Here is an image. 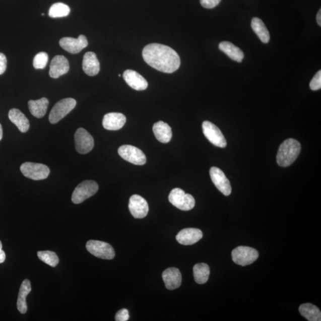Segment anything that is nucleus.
I'll return each instance as SVG.
<instances>
[{
  "label": "nucleus",
  "instance_id": "nucleus-1",
  "mask_svg": "<svg viewBox=\"0 0 321 321\" xmlns=\"http://www.w3.org/2000/svg\"><path fill=\"white\" fill-rule=\"evenodd\" d=\"M145 62L156 70L172 74L180 66V58L177 52L167 45L151 44L142 51Z\"/></svg>",
  "mask_w": 321,
  "mask_h": 321
},
{
  "label": "nucleus",
  "instance_id": "nucleus-2",
  "mask_svg": "<svg viewBox=\"0 0 321 321\" xmlns=\"http://www.w3.org/2000/svg\"><path fill=\"white\" fill-rule=\"evenodd\" d=\"M301 145L294 139H288L281 144L277 155V162L281 167H289L300 154Z\"/></svg>",
  "mask_w": 321,
  "mask_h": 321
},
{
  "label": "nucleus",
  "instance_id": "nucleus-3",
  "mask_svg": "<svg viewBox=\"0 0 321 321\" xmlns=\"http://www.w3.org/2000/svg\"><path fill=\"white\" fill-rule=\"evenodd\" d=\"M76 101L74 98L61 99L55 104L49 115V121L51 124L57 123L75 108Z\"/></svg>",
  "mask_w": 321,
  "mask_h": 321
},
{
  "label": "nucleus",
  "instance_id": "nucleus-4",
  "mask_svg": "<svg viewBox=\"0 0 321 321\" xmlns=\"http://www.w3.org/2000/svg\"><path fill=\"white\" fill-rule=\"evenodd\" d=\"M168 200L172 205L182 211H190L195 206L194 198L191 195L185 193L180 188L172 190Z\"/></svg>",
  "mask_w": 321,
  "mask_h": 321
},
{
  "label": "nucleus",
  "instance_id": "nucleus-5",
  "mask_svg": "<svg viewBox=\"0 0 321 321\" xmlns=\"http://www.w3.org/2000/svg\"><path fill=\"white\" fill-rule=\"evenodd\" d=\"M97 182L93 180H85L78 185L72 194V201L75 204H79L94 196L98 190Z\"/></svg>",
  "mask_w": 321,
  "mask_h": 321
},
{
  "label": "nucleus",
  "instance_id": "nucleus-6",
  "mask_svg": "<svg viewBox=\"0 0 321 321\" xmlns=\"http://www.w3.org/2000/svg\"><path fill=\"white\" fill-rule=\"evenodd\" d=\"M21 171L24 176L34 180H44L50 173V170L47 165L30 162L22 164Z\"/></svg>",
  "mask_w": 321,
  "mask_h": 321
},
{
  "label": "nucleus",
  "instance_id": "nucleus-7",
  "mask_svg": "<svg viewBox=\"0 0 321 321\" xmlns=\"http://www.w3.org/2000/svg\"><path fill=\"white\" fill-rule=\"evenodd\" d=\"M231 255L234 263L241 266H246L255 262L259 256V253L252 247L239 246L235 248Z\"/></svg>",
  "mask_w": 321,
  "mask_h": 321
},
{
  "label": "nucleus",
  "instance_id": "nucleus-8",
  "mask_svg": "<svg viewBox=\"0 0 321 321\" xmlns=\"http://www.w3.org/2000/svg\"><path fill=\"white\" fill-rule=\"evenodd\" d=\"M89 253L103 260L114 259L115 251L110 244L98 240H89L86 245Z\"/></svg>",
  "mask_w": 321,
  "mask_h": 321
},
{
  "label": "nucleus",
  "instance_id": "nucleus-9",
  "mask_svg": "<svg viewBox=\"0 0 321 321\" xmlns=\"http://www.w3.org/2000/svg\"><path fill=\"white\" fill-rule=\"evenodd\" d=\"M118 153L124 160L132 164L142 165L146 163L147 157L140 149L125 145L118 148Z\"/></svg>",
  "mask_w": 321,
  "mask_h": 321
},
{
  "label": "nucleus",
  "instance_id": "nucleus-10",
  "mask_svg": "<svg viewBox=\"0 0 321 321\" xmlns=\"http://www.w3.org/2000/svg\"><path fill=\"white\" fill-rule=\"evenodd\" d=\"M76 150L78 153L86 154L92 150L94 140L92 135L83 128H79L75 135Z\"/></svg>",
  "mask_w": 321,
  "mask_h": 321
},
{
  "label": "nucleus",
  "instance_id": "nucleus-11",
  "mask_svg": "<svg viewBox=\"0 0 321 321\" xmlns=\"http://www.w3.org/2000/svg\"><path fill=\"white\" fill-rule=\"evenodd\" d=\"M203 130L205 137L211 144L220 148L226 147V140L217 125L210 121H205L203 123Z\"/></svg>",
  "mask_w": 321,
  "mask_h": 321
},
{
  "label": "nucleus",
  "instance_id": "nucleus-12",
  "mask_svg": "<svg viewBox=\"0 0 321 321\" xmlns=\"http://www.w3.org/2000/svg\"><path fill=\"white\" fill-rule=\"evenodd\" d=\"M210 174L212 181L218 189L225 196H229L231 193V186L224 172L219 168L213 167L211 168Z\"/></svg>",
  "mask_w": 321,
  "mask_h": 321
},
{
  "label": "nucleus",
  "instance_id": "nucleus-13",
  "mask_svg": "<svg viewBox=\"0 0 321 321\" xmlns=\"http://www.w3.org/2000/svg\"><path fill=\"white\" fill-rule=\"evenodd\" d=\"M59 45L62 49L71 54H75L80 52L83 49L88 45L87 38L85 35H81L78 38L65 37L60 39Z\"/></svg>",
  "mask_w": 321,
  "mask_h": 321
},
{
  "label": "nucleus",
  "instance_id": "nucleus-14",
  "mask_svg": "<svg viewBox=\"0 0 321 321\" xmlns=\"http://www.w3.org/2000/svg\"><path fill=\"white\" fill-rule=\"evenodd\" d=\"M129 208L132 216L135 218H144L148 215V203L140 195H134L129 200Z\"/></svg>",
  "mask_w": 321,
  "mask_h": 321
},
{
  "label": "nucleus",
  "instance_id": "nucleus-15",
  "mask_svg": "<svg viewBox=\"0 0 321 321\" xmlns=\"http://www.w3.org/2000/svg\"><path fill=\"white\" fill-rule=\"evenodd\" d=\"M70 66L68 59L63 55H56L52 58L49 75L51 78L57 79L64 75L69 71Z\"/></svg>",
  "mask_w": 321,
  "mask_h": 321
},
{
  "label": "nucleus",
  "instance_id": "nucleus-16",
  "mask_svg": "<svg viewBox=\"0 0 321 321\" xmlns=\"http://www.w3.org/2000/svg\"><path fill=\"white\" fill-rule=\"evenodd\" d=\"M203 237L202 231L198 228H184L178 233L176 240L178 243L183 245H192L200 241Z\"/></svg>",
  "mask_w": 321,
  "mask_h": 321
},
{
  "label": "nucleus",
  "instance_id": "nucleus-17",
  "mask_svg": "<svg viewBox=\"0 0 321 321\" xmlns=\"http://www.w3.org/2000/svg\"><path fill=\"white\" fill-rule=\"evenodd\" d=\"M126 122L125 115L119 112H110L104 115L102 125L108 131L120 130Z\"/></svg>",
  "mask_w": 321,
  "mask_h": 321
},
{
  "label": "nucleus",
  "instance_id": "nucleus-18",
  "mask_svg": "<svg viewBox=\"0 0 321 321\" xmlns=\"http://www.w3.org/2000/svg\"><path fill=\"white\" fill-rule=\"evenodd\" d=\"M123 76L129 87L135 90L144 91L148 88V84L146 79L136 71H125Z\"/></svg>",
  "mask_w": 321,
  "mask_h": 321
},
{
  "label": "nucleus",
  "instance_id": "nucleus-19",
  "mask_svg": "<svg viewBox=\"0 0 321 321\" xmlns=\"http://www.w3.org/2000/svg\"><path fill=\"white\" fill-rule=\"evenodd\" d=\"M167 289L173 290L179 287L181 284V274L177 268H169L165 270L162 274Z\"/></svg>",
  "mask_w": 321,
  "mask_h": 321
},
{
  "label": "nucleus",
  "instance_id": "nucleus-20",
  "mask_svg": "<svg viewBox=\"0 0 321 321\" xmlns=\"http://www.w3.org/2000/svg\"><path fill=\"white\" fill-rule=\"evenodd\" d=\"M82 68L86 74L94 76L100 71V65L95 53L88 52L84 55L82 62Z\"/></svg>",
  "mask_w": 321,
  "mask_h": 321
},
{
  "label": "nucleus",
  "instance_id": "nucleus-21",
  "mask_svg": "<svg viewBox=\"0 0 321 321\" xmlns=\"http://www.w3.org/2000/svg\"><path fill=\"white\" fill-rule=\"evenodd\" d=\"M152 130L155 138L161 143L167 144L171 141V128L167 123L162 121H158L154 124Z\"/></svg>",
  "mask_w": 321,
  "mask_h": 321
},
{
  "label": "nucleus",
  "instance_id": "nucleus-22",
  "mask_svg": "<svg viewBox=\"0 0 321 321\" xmlns=\"http://www.w3.org/2000/svg\"><path fill=\"white\" fill-rule=\"evenodd\" d=\"M9 118L22 133H25L28 131L30 127L29 121L25 114L18 109L13 108L10 110Z\"/></svg>",
  "mask_w": 321,
  "mask_h": 321
},
{
  "label": "nucleus",
  "instance_id": "nucleus-23",
  "mask_svg": "<svg viewBox=\"0 0 321 321\" xmlns=\"http://www.w3.org/2000/svg\"><path fill=\"white\" fill-rule=\"evenodd\" d=\"M32 287L31 282L28 279L23 281L20 288L19 296L18 298L17 306L20 312L25 314L27 312L28 306L26 303V297L31 292Z\"/></svg>",
  "mask_w": 321,
  "mask_h": 321
},
{
  "label": "nucleus",
  "instance_id": "nucleus-24",
  "mask_svg": "<svg viewBox=\"0 0 321 321\" xmlns=\"http://www.w3.org/2000/svg\"><path fill=\"white\" fill-rule=\"evenodd\" d=\"M48 104V99L46 98L28 102L30 112L34 117L38 118H42L47 113Z\"/></svg>",
  "mask_w": 321,
  "mask_h": 321
},
{
  "label": "nucleus",
  "instance_id": "nucleus-25",
  "mask_svg": "<svg viewBox=\"0 0 321 321\" xmlns=\"http://www.w3.org/2000/svg\"><path fill=\"white\" fill-rule=\"evenodd\" d=\"M219 48L221 51L227 54L231 59L238 62L242 61L244 58V54L242 51L234 45L232 43L224 41L221 42Z\"/></svg>",
  "mask_w": 321,
  "mask_h": 321
},
{
  "label": "nucleus",
  "instance_id": "nucleus-26",
  "mask_svg": "<svg viewBox=\"0 0 321 321\" xmlns=\"http://www.w3.org/2000/svg\"><path fill=\"white\" fill-rule=\"evenodd\" d=\"M251 26L261 41L265 43V44H267L270 41V35L269 30L264 24L262 20L258 18H254L251 20Z\"/></svg>",
  "mask_w": 321,
  "mask_h": 321
},
{
  "label": "nucleus",
  "instance_id": "nucleus-27",
  "mask_svg": "<svg viewBox=\"0 0 321 321\" xmlns=\"http://www.w3.org/2000/svg\"><path fill=\"white\" fill-rule=\"evenodd\" d=\"M299 312L309 321H320L321 312L318 307L311 303L302 304L299 307Z\"/></svg>",
  "mask_w": 321,
  "mask_h": 321
},
{
  "label": "nucleus",
  "instance_id": "nucleus-28",
  "mask_svg": "<svg viewBox=\"0 0 321 321\" xmlns=\"http://www.w3.org/2000/svg\"><path fill=\"white\" fill-rule=\"evenodd\" d=\"M210 274V267L207 264H197L194 267V279L198 284L206 283L209 279Z\"/></svg>",
  "mask_w": 321,
  "mask_h": 321
},
{
  "label": "nucleus",
  "instance_id": "nucleus-29",
  "mask_svg": "<svg viewBox=\"0 0 321 321\" xmlns=\"http://www.w3.org/2000/svg\"><path fill=\"white\" fill-rule=\"evenodd\" d=\"M71 9L68 5L62 3H57L51 6L49 10L48 15L52 18L66 17L70 14Z\"/></svg>",
  "mask_w": 321,
  "mask_h": 321
},
{
  "label": "nucleus",
  "instance_id": "nucleus-30",
  "mask_svg": "<svg viewBox=\"0 0 321 321\" xmlns=\"http://www.w3.org/2000/svg\"><path fill=\"white\" fill-rule=\"evenodd\" d=\"M38 256L39 259L42 262L48 265V266L55 267L57 266L59 263V259L56 254L51 251H38Z\"/></svg>",
  "mask_w": 321,
  "mask_h": 321
},
{
  "label": "nucleus",
  "instance_id": "nucleus-31",
  "mask_svg": "<svg viewBox=\"0 0 321 321\" xmlns=\"http://www.w3.org/2000/svg\"><path fill=\"white\" fill-rule=\"evenodd\" d=\"M48 61V55L45 52L38 53L35 56L33 65L36 69H43L47 66Z\"/></svg>",
  "mask_w": 321,
  "mask_h": 321
},
{
  "label": "nucleus",
  "instance_id": "nucleus-32",
  "mask_svg": "<svg viewBox=\"0 0 321 321\" xmlns=\"http://www.w3.org/2000/svg\"><path fill=\"white\" fill-rule=\"evenodd\" d=\"M310 88L312 91L319 90L321 88V71L317 72L310 83Z\"/></svg>",
  "mask_w": 321,
  "mask_h": 321
},
{
  "label": "nucleus",
  "instance_id": "nucleus-33",
  "mask_svg": "<svg viewBox=\"0 0 321 321\" xmlns=\"http://www.w3.org/2000/svg\"><path fill=\"white\" fill-rule=\"evenodd\" d=\"M129 318V311L126 309H122L118 311L115 317V320L116 321H127Z\"/></svg>",
  "mask_w": 321,
  "mask_h": 321
},
{
  "label": "nucleus",
  "instance_id": "nucleus-34",
  "mask_svg": "<svg viewBox=\"0 0 321 321\" xmlns=\"http://www.w3.org/2000/svg\"><path fill=\"white\" fill-rule=\"evenodd\" d=\"M221 0H200L201 4L206 9H213L220 4Z\"/></svg>",
  "mask_w": 321,
  "mask_h": 321
},
{
  "label": "nucleus",
  "instance_id": "nucleus-35",
  "mask_svg": "<svg viewBox=\"0 0 321 321\" xmlns=\"http://www.w3.org/2000/svg\"><path fill=\"white\" fill-rule=\"evenodd\" d=\"M7 63L8 60L6 55L0 52V75L4 74L7 69Z\"/></svg>",
  "mask_w": 321,
  "mask_h": 321
},
{
  "label": "nucleus",
  "instance_id": "nucleus-36",
  "mask_svg": "<svg viewBox=\"0 0 321 321\" xmlns=\"http://www.w3.org/2000/svg\"><path fill=\"white\" fill-rule=\"evenodd\" d=\"M3 245L0 241V264L3 263L5 262L6 260V253L2 249Z\"/></svg>",
  "mask_w": 321,
  "mask_h": 321
},
{
  "label": "nucleus",
  "instance_id": "nucleus-37",
  "mask_svg": "<svg viewBox=\"0 0 321 321\" xmlns=\"http://www.w3.org/2000/svg\"><path fill=\"white\" fill-rule=\"evenodd\" d=\"M316 21L317 24H318L320 26H321V10L320 9L319 12H317V14L316 16Z\"/></svg>",
  "mask_w": 321,
  "mask_h": 321
},
{
  "label": "nucleus",
  "instance_id": "nucleus-38",
  "mask_svg": "<svg viewBox=\"0 0 321 321\" xmlns=\"http://www.w3.org/2000/svg\"><path fill=\"white\" fill-rule=\"evenodd\" d=\"M3 138V128L2 125L0 124V141L2 140Z\"/></svg>",
  "mask_w": 321,
  "mask_h": 321
},
{
  "label": "nucleus",
  "instance_id": "nucleus-39",
  "mask_svg": "<svg viewBox=\"0 0 321 321\" xmlns=\"http://www.w3.org/2000/svg\"><path fill=\"white\" fill-rule=\"evenodd\" d=\"M119 77H121V75H118Z\"/></svg>",
  "mask_w": 321,
  "mask_h": 321
}]
</instances>
